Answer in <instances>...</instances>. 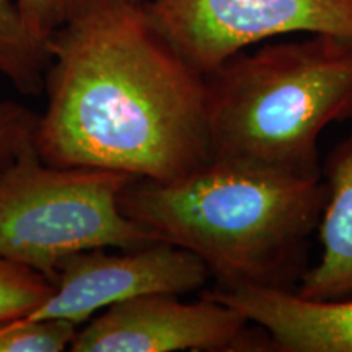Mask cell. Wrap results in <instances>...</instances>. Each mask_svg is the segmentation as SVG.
<instances>
[{
    "mask_svg": "<svg viewBox=\"0 0 352 352\" xmlns=\"http://www.w3.org/2000/svg\"><path fill=\"white\" fill-rule=\"evenodd\" d=\"M77 324L54 318H25L0 324V352H60L70 349Z\"/></svg>",
    "mask_w": 352,
    "mask_h": 352,
    "instance_id": "7c38bea8",
    "label": "cell"
},
{
    "mask_svg": "<svg viewBox=\"0 0 352 352\" xmlns=\"http://www.w3.org/2000/svg\"><path fill=\"white\" fill-rule=\"evenodd\" d=\"M131 2H135V3H147L148 0H131Z\"/></svg>",
    "mask_w": 352,
    "mask_h": 352,
    "instance_id": "9a60e30c",
    "label": "cell"
},
{
    "mask_svg": "<svg viewBox=\"0 0 352 352\" xmlns=\"http://www.w3.org/2000/svg\"><path fill=\"white\" fill-rule=\"evenodd\" d=\"M145 6L204 76L254 44L285 34L352 39V0H148Z\"/></svg>",
    "mask_w": 352,
    "mask_h": 352,
    "instance_id": "5b68a950",
    "label": "cell"
},
{
    "mask_svg": "<svg viewBox=\"0 0 352 352\" xmlns=\"http://www.w3.org/2000/svg\"><path fill=\"white\" fill-rule=\"evenodd\" d=\"M87 2L88 0H16L30 32L46 43Z\"/></svg>",
    "mask_w": 352,
    "mask_h": 352,
    "instance_id": "5bb4252c",
    "label": "cell"
},
{
    "mask_svg": "<svg viewBox=\"0 0 352 352\" xmlns=\"http://www.w3.org/2000/svg\"><path fill=\"white\" fill-rule=\"evenodd\" d=\"M38 116L16 101H0V175L33 144Z\"/></svg>",
    "mask_w": 352,
    "mask_h": 352,
    "instance_id": "4fadbf2b",
    "label": "cell"
},
{
    "mask_svg": "<svg viewBox=\"0 0 352 352\" xmlns=\"http://www.w3.org/2000/svg\"><path fill=\"white\" fill-rule=\"evenodd\" d=\"M202 296L233 308L280 352H352V297L311 300L289 289H215Z\"/></svg>",
    "mask_w": 352,
    "mask_h": 352,
    "instance_id": "ba28073f",
    "label": "cell"
},
{
    "mask_svg": "<svg viewBox=\"0 0 352 352\" xmlns=\"http://www.w3.org/2000/svg\"><path fill=\"white\" fill-rule=\"evenodd\" d=\"M50 52L26 26L16 0H0V76L20 94L34 95L44 87Z\"/></svg>",
    "mask_w": 352,
    "mask_h": 352,
    "instance_id": "30bf717a",
    "label": "cell"
},
{
    "mask_svg": "<svg viewBox=\"0 0 352 352\" xmlns=\"http://www.w3.org/2000/svg\"><path fill=\"white\" fill-rule=\"evenodd\" d=\"M91 248L60 261L47 300L28 318L82 324L98 311L147 294H188L204 287L210 272L195 253L155 241L139 248Z\"/></svg>",
    "mask_w": 352,
    "mask_h": 352,
    "instance_id": "52a82bcc",
    "label": "cell"
},
{
    "mask_svg": "<svg viewBox=\"0 0 352 352\" xmlns=\"http://www.w3.org/2000/svg\"><path fill=\"white\" fill-rule=\"evenodd\" d=\"M250 324L236 310L206 296L182 302L175 294H147L103 310L77 331L70 351H274L267 331Z\"/></svg>",
    "mask_w": 352,
    "mask_h": 352,
    "instance_id": "8992f818",
    "label": "cell"
},
{
    "mask_svg": "<svg viewBox=\"0 0 352 352\" xmlns=\"http://www.w3.org/2000/svg\"><path fill=\"white\" fill-rule=\"evenodd\" d=\"M47 52L33 138L46 164L170 182L212 158L206 76L145 3L88 0Z\"/></svg>",
    "mask_w": 352,
    "mask_h": 352,
    "instance_id": "6da1fadb",
    "label": "cell"
},
{
    "mask_svg": "<svg viewBox=\"0 0 352 352\" xmlns=\"http://www.w3.org/2000/svg\"><path fill=\"white\" fill-rule=\"evenodd\" d=\"M327 188L318 233V263L303 271L298 296L311 300L352 297V131L327 158Z\"/></svg>",
    "mask_w": 352,
    "mask_h": 352,
    "instance_id": "9c48e42d",
    "label": "cell"
},
{
    "mask_svg": "<svg viewBox=\"0 0 352 352\" xmlns=\"http://www.w3.org/2000/svg\"><path fill=\"white\" fill-rule=\"evenodd\" d=\"M132 179L120 171L50 165L30 144L0 175V254L52 280L72 253L155 243L120 206Z\"/></svg>",
    "mask_w": 352,
    "mask_h": 352,
    "instance_id": "277c9868",
    "label": "cell"
},
{
    "mask_svg": "<svg viewBox=\"0 0 352 352\" xmlns=\"http://www.w3.org/2000/svg\"><path fill=\"white\" fill-rule=\"evenodd\" d=\"M206 88L212 158L320 175L321 132L352 118V39L266 43L227 59Z\"/></svg>",
    "mask_w": 352,
    "mask_h": 352,
    "instance_id": "3957f363",
    "label": "cell"
},
{
    "mask_svg": "<svg viewBox=\"0 0 352 352\" xmlns=\"http://www.w3.org/2000/svg\"><path fill=\"white\" fill-rule=\"evenodd\" d=\"M324 195L321 173L210 158L170 182L132 179L120 206L158 241L195 253L219 289H289L303 274Z\"/></svg>",
    "mask_w": 352,
    "mask_h": 352,
    "instance_id": "7a4b0ae2",
    "label": "cell"
},
{
    "mask_svg": "<svg viewBox=\"0 0 352 352\" xmlns=\"http://www.w3.org/2000/svg\"><path fill=\"white\" fill-rule=\"evenodd\" d=\"M51 292L50 277L0 254V324L32 315Z\"/></svg>",
    "mask_w": 352,
    "mask_h": 352,
    "instance_id": "8fae6325",
    "label": "cell"
}]
</instances>
